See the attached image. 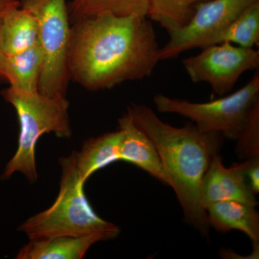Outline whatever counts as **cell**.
Returning <instances> with one entry per match:
<instances>
[{
  "label": "cell",
  "instance_id": "16",
  "mask_svg": "<svg viewBox=\"0 0 259 259\" xmlns=\"http://www.w3.org/2000/svg\"><path fill=\"white\" fill-rule=\"evenodd\" d=\"M151 0H72L68 4L70 21L97 15L148 18Z\"/></svg>",
  "mask_w": 259,
  "mask_h": 259
},
{
  "label": "cell",
  "instance_id": "15",
  "mask_svg": "<svg viewBox=\"0 0 259 259\" xmlns=\"http://www.w3.org/2000/svg\"><path fill=\"white\" fill-rule=\"evenodd\" d=\"M42 62L44 56L38 41L23 52L6 56L5 81L10 83V88L18 91L37 92Z\"/></svg>",
  "mask_w": 259,
  "mask_h": 259
},
{
  "label": "cell",
  "instance_id": "17",
  "mask_svg": "<svg viewBox=\"0 0 259 259\" xmlns=\"http://www.w3.org/2000/svg\"><path fill=\"white\" fill-rule=\"evenodd\" d=\"M222 42H229L247 49L258 48L259 2L248 7L219 32L213 39L211 45Z\"/></svg>",
  "mask_w": 259,
  "mask_h": 259
},
{
  "label": "cell",
  "instance_id": "1",
  "mask_svg": "<svg viewBox=\"0 0 259 259\" xmlns=\"http://www.w3.org/2000/svg\"><path fill=\"white\" fill-rule=\"evenodd\" d=\"M159 51L148 18L103 14L81 19L71 27L70 79L99 91L146 79L161 61Z\"/></svg>",
  "mask_w": 259,
  "mask_h": 259
},
{
  "label": "cell",
  "instance_id": "18",
  "mask_svg": "<svg viewBox=\"0 0 259 259\" xmlns=\"http://www.w3.org/2000/svg\"><path fill=\"white\" fill-rule=\"evenodd\" d=\"M209 0H151L148 18L168 33L190 21L196 7Z\"/></svg>",
  "mask_w": 259,
  "mask_h": 259
},
{
  "label": "cell",
  "instance_id": "5",
  "mask_svg": "<svg viewBox=\"0 0 259 259\" xmlns=\"http://www.w3.org/2000/svg\"><path fill=\"white\" fill-rule=\"evenodd\" d=\"M155 106L161 113L177 114L192 121L205 133L238 139L253 107L259 102V71L245 86L228 96L207 102H192L158 94Z\"/></svg>",
  "mask_w": 259,
  "mask_h": 259
},
{
  "label": "cell",
  "instance_id": "2",
  "mask_svg": "<svg viewBox=\"0 0 259 259\" xmlns=\"http://www.w3.org/2000/svg\"><path fill=\"white\" fill-rule=\"evenodd\" d=\"M127 113L154 144L186 221L208 236V218L202 201L204 175L223 144L221 135L199 131L193 123L175 127L162 121L149 107L133 104Z\"/></svg>",
  "mask_w": 259,
  "mask_h": 259
},
{
  "label": "cell",
  "instance_id": "22",
  "mask_svg": "<svg viewBox=\"0 0 259 259\" xmlns=\"http://www.w3.org/2000/svg\"><path fill=\"white\" fill-rule=\"evenodd\" d=\"M6 60V56L2 51L0 48V81L5 80V64Z\"/></svg>",
  "mask_w": 259,
  "mask_h": 259
},
{
  "label": "cell",
  "instance_id": "23",
  "mask_svg": "<svg viewBox=\"0 0 259 259\" xmlns=\"http://www.w3.org/2000/svg\"><path fill=\"white\" fill-rule=\"evenodd\" d=\"M19 1H20L21 7L25 8V7H28L29 5H32V3H35L37 0H19Z\"/></svg>",
  "mask_w": 259,
  "mask_h": 259
},
{
  "label": "cell",
  "instance_id": "8",
  "mask_svg": "<svg viewBox=\"0 0 259 259\" xmlns=\"http://www.w3.org/2000/svg\"><path fill=\"white\" fill-rule=\"evenodd\" d=\"M259 0H209L196 7L185 26L168 33V42L160 48V60H169L185 51L211 45L219 32Z\"/></svg>",
  "mask_w": 259,
  "mask_h": 259
},
{
  "label": "cell",
  "instance_id": "20",
  "mask_svg": "<svg viewBox=\"0 0 259 259\" xmlns=\"http://www.w3.org/2000/svg\"><path fill=\"white\" fill-rule=\"evenodd\" d=\"M248 160L245 177L250 190L256 195L259 192V157Z\"/></svg>",
  "mask_w": 259,
  "mask_h": 259
},
{
  "label": "cell",
  "instance_id": "13",
  "mask_svg": "<svg viewBox=\"0 0 259 259\" xmlns=\"http://www.w3.org/2000/svg\"><path fill=\"white\" fill-rule=\"evenodd\" d=\"M38 41V24L35 15L21 6L0 18V48L6 56L30 49Z\"/></svg>",
  "mask_w": 259,
  "mask_h": 259
},
{
  "label": "cell",
  "instance_id": "7",
  "mask_svg": "<svg viewBox=\"0 0 259 259\" xmlns=\"http://www.w3.org/2000/svg\"><path fill=\"white\" fill-rule=\"evenodd\" d=\"M182 66L192 82L207 83L221 96L231 91L244 73L258 70L259 50L229 42L213 44L184 59Z\"/></svg>",
  "mask_w": 259,
  "mask_h": 259
},
{
  "label": "cell",
  "instance_id": "4",
  "mask_svg": "<svg viewBox=\"0 0 259 259\" xmlns=\"http://www.w3.org/2000/svg\"><path fill=\"white\" fill-rule=\"evenodd\" d=\"M1 95L16 110L20 123L18 149L5 166L2 179L8 180L20 172L30 182H36L35 148L39 139L50 133L63 139H69L72 135L69 102L66 97H49L38 91L27 93L10 87Z\"/></svg>",
  "mask_w": 259,
  "mask_h": 259
},
{
  "label": "cell",
  "instance_id": "10",
  "mask_svg": "<svg viewBox=\"0 0 259 259\" xmlns=\"http://www.w3.org/2000/svg\"><path fill=\"white\" fill-rule=\"evenodd\" d=\"M118 124L119 129L123 133L120 161L129 162L164 185H169L157 150L147 135L136 125L127 112L119 119Z\"/></svg>",
  "mask_w": 259,
  "mask_h": 259
},
{
  "label": "cell",
  "instance_id": "11",
  "mask_svg": "<svg viewBox=\"0 0 259 259\" xmlns=\"http://www.w3.org/2000/svg\"><path fill=\"white\" fill-rule=\"evenodd\" d=\"M102 233L83 236H58L30 240L19 250L18 259H81L94 244L112 240Z\"/></svg>",
  "mask_w": 259,
  "mask_h": 259
},
{
  "label": "cell",
  "instance_id": "6",
  "mask_svg": "<svg viewBox=\"0 0 259 259\" xmlns=\"http://www.w3.org/2000/svg\"><path fill=\"white\" fill-rule=\"evenodd\" d=\"M23 8L35 15L38 24L44 56L38 92L49 97H66L71 27L66 0H37Z\"/></svg>",
  "mask_w": 259,
  "mask_h": 259
},
{
  "label": "cell",
  "instance_id": "21",
  "mask_svg": "<svg viewBox=\"0 0 259 259\" xmlns=\"http://www.w3.org/2000/svg\"><path fill=\"white\" fill-rule=\"evenodd\" d=\"M20 6L19 0H0V18H3L10 10Z\"/></svg>",
  "mask_w": 259,
  "mask_h": 259
},
{
  "label": "cell",
  "instance_id": "9",
  "mask_svg": "<svg viewBox=\"0 0 259 259\" xmlns=\"http://www.w3.org/2000/svg\"><path fill=\"white\" fill-rule=\"evenodd\" d=\"M248 164V160H245L226 168L221 156H214L202 181V201L204 208L214 202L227 200L257 205L255 194L250 190L245 177Z\"/></svg>",
  "mask_w": 259,
  "mask_h": 259
},
{
  "label": "cell",
  "instance_id": "12",
  "mask_svg": "<svg viewBox=\"0 0 259 259\" xmlns=\"http://www.w3.org/2000/svg\"><path fill=\"white\" fill-rule=\"evenodd\" d=\"M256 206L235 200L220 201L206 207L209 224L223 233L236 230L253 243L259 241V214Z\"/></svg>",
  "mask_w": 259,
  "mask_h": 259
},
{
  "label": "cell",
  "instance_id": "19",
  "mask_svg": "<svg viewBox=\"0 0 259 259\" xmlns=\"http://www.w3.org/2000/svg\"><path fill=\"white\" fill-rule=\"evenodd\" d=\"M236 141L238 158L248 160L259 157V102L252 109L243 131Z\"/></svg>",
  "mask_w": 259,
  "mask_h": 259
},
{
  "label": "cell",
  "instance_id": "14",
  "mask_svg": "<svg viewBox=\"0 0 259 259\" xmlns=\"http://www.w3.org/2000/svg\"><path fill=\"white\" fill-rule=\"evenodd\" d=\"M123 133L119 129L87 141L81 151L74 153L75 164L83 182L93 174L114 162L120 161Z\"/></svg>",
  "mask_w": 259,
  "mask_h": 259
},
{
  "label": "cell",
  "instance_id": "3",
  "mask_svg": "<svg viewBox=\"0 0 259 259\" xmlns=\"http://www.w3.org/2000/svg\"><path fill=\"white\" fill-rule=\"evenodd\" d=\"M62 170L60 190L49 208L28 218L18 231L30 240L58 236H83L102 233L112 239L120 234V228L100 218L92 208L83 192V182L75 164L74 153L61 158Z\"/></svg>",
  "mask_w": 259,
  "mask_h": 259
}]
</instances>
